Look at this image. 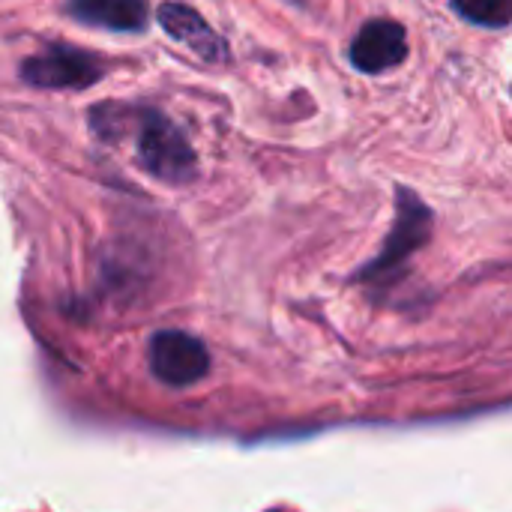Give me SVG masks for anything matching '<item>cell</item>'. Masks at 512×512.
<instances>
[{
	"instance_id": "1",
	"label": "cell",
	"mask_w": 512,
	"mask_h": 512,
	"mask_svg": "<svg viewBox=\"0 0 512 512\" xmlns=\"http://www.w3.org/2000/svg\"><path fill=\"white\" fill-rule=\"evenodd\" d=\"M396 222L381 246V255L375 261H369L354 279L357 282H384L390 285L396 276H402V267L411 261V255L417 249L426 246V240L432 237V210L423 204L420 195H414L411 189H399L396 192Z\"/></svg>"
},
{
	"instance_id": "2",
	"label": "cell",
	"mask_w": 512,
	"mask_h": 512,
	"mask_svg": "<svg viewBox=\"0 0 512 512\" xmlns=\"http://www.w3.org/2000/svg\"><path fill=\"white\" fill-rule=\"evenodd\" d=\"M138 162L150 177L174 186H183L198 174L192 144L165 114L150 108L138 111Z\"/></svg>"
},
{
	"instance_id": "3",
	"label": "cell",
	"mask_w": 512,
	"mask_h": 512,
	"mask_svg": "<svg viewBox=\"0 0 512 512\" xmlns=\"http://www.w3.org/2000/svg\"><path fill=\"white\" fill-rule=\"evenodd\" d=\"M18 72L39 90H84L105 75V63L99 54L75 45H48L45 51L27 57Z\"/></svg>"
},
{
	"instance_id": "4",
	"label": "cell",
	"mask_w": 512,
	"mask_h": 512,
	"mask_svg": "<svg viewBox=\"0 0 512 512\" xmlns=\"http://www.w3.org/2000/svg\"><path fill=\"white\" fill-rule=\"evenodd\" d=\"M150 372L171 390L195 387L210 375V351L183 330H159L147 345Z\"/></svg>"
},
{
	"instance_id": "5",
	"label": "cell",
	"mask_w": 512,
	"mask_h": 512,
	"mask_svg": "<svg viewBox=\"0 0 512 512\" xmlns=\"http://www.w3.org/2000/svg\"><path fill=\"white\" fill-rule=\"evenodd\" d=\"M405 57H408V36L405 27L393 18L366 21L348 48L351 66L366 75H381L387 69H396L399 63H405Z\"/></svg>"
},
{
	"instance_id": "6",
	"label": "cell",
	"mask_w": 512,
	"mask_h": 512,
	"mask_svg": "<svg viewBox=\"0 0 512 512\" xmlns=\"http://www.w3.org/2000/svg\"><path fill=\"white\" fill-rule=\"evenodd\" d=\"M159 24L171 39L186 45L192 54H198L207 63H225L228 60V45L225 39L192 9L183 3H162L159 6Z\"/></svg>"
},
{
	"instance_id": "7",
	"label": "cell",
	"mask_w": 512,
	"mask_h": 512,
	"mask_svg": "<svg viewBox=\"0 0 512 512\" xmlns=\"http://www.w3.org/2000/svg\"><path fill=\"white\" fill-rule=\"evenodd\" d=\"M66 9L75 21L114 33H138L147 27V0H69Z\"/></svg>"
},
{
	"instance_id": "8",
	"label": "cell",
	"mask_w": 512,
	"mask_h": 512,
	"mask_svg": "<svg viewBox=\"0 0 512 512\" xmlns=\"http://www.w3.org/2000/svg\"><path fill=\"white\" fill-rule=\"evenodd\" d=\"M450 6L471 24L501 30L512 21V0H450Z\"/></svg>"
}]
</instances>
